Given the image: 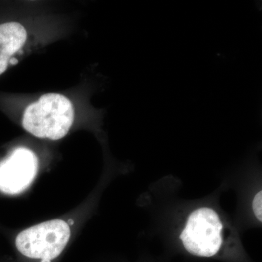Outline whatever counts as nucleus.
Listing matches in <instances>:
<instances>
[{"instance_id":"nucleus-3","label":"nucleus","mask_w":262,"mask_h":262,"mask_svg":"<svg viewBox=\"0 0 262 262\" xmlns=\"http://www.w3.org/2000/svg\"><path fill=\"white\" fill-rule=\"evenodd\" d=\"M70 226L61 220L43 222L22 231L15 246L24 256L34 259H54L70 241Z\"/></svg>"},{"instance_id":"nucleus-7","label":"nucleus","mask_w":262,"mask_h":262,"mask_svg":"<svg viewBox=\"0 0 262 262\" xmlns=\"http://www.w3.org/2000/svg\"><path fill=\"white\" fill-rule=\"evenodd\" d=\"M73 224H74V221L70 220L68 221V223H67V225L70 226V225H73Z\"/></svg>"},{"instance_id":"nucleus-1","label":"nucleus","mask_w":262,"mask_h":262,"mask_svg":"<svg viewBox=\"0 0 262 262\" xmlns=\"http://www.w3.org/2000/svg\"><path fill=\"white\" fill-rule=\"evenodd\" d=\"M74 120L73 104L67 96L47 94L27 106L22 125L36 137L56 141L68 134Z\"/></svg>"},{"instance_id":"nucleus-8","label":"nucleus","mask_w":262,"mask_h":262,"mask_svg":"<svg viewBox=\"0 0 262 262\" xmlns=\"http://www.w3.org/2000/svg\"><path fill=\"white\" fill-rule=\"evenodd\" d=\"M41 262H51V260L49 259H42V261Z\"/></svg>"},{"instance_id":"nucleus-5","label":"nucleus","mask_w":262,"mask_h":262,"mask_svg":"<svg viewBox=\"0 0 262 262\" xmlns=\"http://www.w3.org/2000/svg\"><path fill=\"white\" fill-rule=\"evenodd\" d=\"M27 39V30L18 22L0 24V75L7 70L12 57L23 48Z\"/></svg>"},{"instance_id":"nucleus-6","label":"nucleus","mask_w":262,"mask_h":262,"mask_svg":"<svg viewBox=\"0 0 262 262\" xmlns=\"http://www.w3.org/2000/svg\"><path fill=\"white\" fill-rule=\"evenodd\" d=\"M261 198H262V192L260 191L256 193V195L253 198L252 202V208L253 214L256 217V220L258 222H261Z\"/></svg>"},{"instance_id":"nucleus-2","label":"nucleus","mask_w":262,"mask_h":262,"mask_svg":"<svg viewBox=\"0 0 262 262\" xmlns=\"http://www.w3.org/2000/svg\"><path fill=\"white\" fill-rule=\"evenodd\" d=\"M229 229L213 208L201 207L187 217L179 239L191 254L212 257L219 253L229 238Z\"/></svg>"},{"instance_id":"nucleus-4","label":"nucleus","mask_w":262,"mask_h":262,"mask_svg":"<svg viewBox=\"0 0 262 262\" xmlns=\"http://www.w3.org/2000/svg\"><path fill=\"white\" fill-rule=\"evenodd\" d=\"M38 160L27 148H18L0 163V191L17 194L32 184L37 173Z\"/></svg>"}]
</instances>
